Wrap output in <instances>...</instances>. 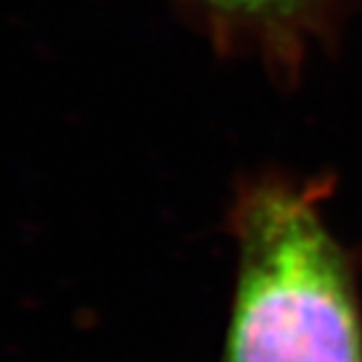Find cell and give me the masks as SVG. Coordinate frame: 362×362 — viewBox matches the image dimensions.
<instances>
[{
  "label": "cell",
  "instance_id": "7a4b0ae2",
  "mask_svg": "<svg viewBox=\"0 0 362 362\" xmlns=\"http://www.w3.org/2000/svg\"><path fill=\"white\" fill-rule=\"evenodd\" d=\"M221 17L240 19L266 28H282L301 19L315 0H200Z\"/></svg>",
  "mask_w": 362,
  "mask_h": 362
},
{
  "label": "cell",
  "instance_id": "6da1fadb",
  "mask_svg": "<svg viewBox=\"0 0 362 362\" xmlns=\"http://www.w3.org/2000/svg\"><path fill=\"white\" fill-rule=\"evenodd\" d=\"M238 282L223 362H362L351 266L306 188L266 181L235 207Z\"/></svg>",
  "mask_w": 362,
  "mask_h": 362
}]
</instances>
